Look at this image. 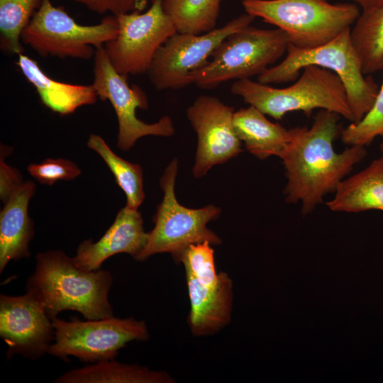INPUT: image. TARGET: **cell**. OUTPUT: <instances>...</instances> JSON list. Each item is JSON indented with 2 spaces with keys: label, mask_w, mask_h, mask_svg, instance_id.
<instances>
[{
  "label": "cell",
  "mask_w": 383,
  "mask_h": 383,
  "mask_svg": "<svg viewBox=\"0 0 383 383\" xmlns=\"http://www.w3.org/2000/svg\"><path fill=\"white\" fill-rule=\"evenodd\" d=\"M223 0H163L177 33L202 34L216 28Z\"/></svg>",
  "instance_id": "23"
},
{
  "label": "cell",
  "mask_w": 383,
  "mask_h": 383,
  "mask_svg": "<svg viewBox=\"0 0 383 383\" xmlns=\"http://www.w3.org/2000/svg\"><path fill=\"white\" fill-rule=\"evenodd\" d=\"M208 241L190 245L176 261L181 262L201 284L213 287L218 279L214 263V251Z\"/></svg>",
  "instance_id": "27"
},
{
  "label": "cell",
  "mask_w": 383,
  "mask_h": 383,
  "mask_svg": "<svg viewBox=\"0 0 383 383\" xmlns=\"http://www.w3.org/2000/svg\"><path fill=\"white\" fill-rule=\"evenodd\" d=\"M118 31L116 16L96 25H81L50 0H43L23 30L21 41L43 57L89 60L96 48L115 38Z\"/></svg>",
  "instance_id": "7"
},
{
  "label": "cell",
  "mask_w": 383,
  "mask_h": 383,
  "mask_svg": "<svg viewBox=\"0 0 383 383\" xmlns=\"http://www.w3.org/2000/svg\"><path fill=\"white\" fill-rule=\"evenodd\" d=\"M148 233L138 209L125 206L121 209L113 223L96 242L87 239L82 242L72 260L81 270L90 272L101 268L109 257L118 253H127L135 260L148 241Z\"/></svg>",
  "instance_id": "15"
},
{
  "label": "cell",
  "mask_w": 383,
  "mask_h": 383,
  "mask_svg": "<svg viewBox=\"0 0 383 383\" xmlns=\"http://www.w3.org/2000/svg\"><path fill=\"white\" fill-rule=\"evenodd\" d=\"M245 12L274 25L296 48H316L350 28L360 14L353 3L327 0H243Z\"/></svg>",
  "instance_id": "5"
},
{
  "label": "cell",
  "mask_w": 383,
  "mask_h": 383,
  "mask_svg": "<svg viewBox=\"0 0 383 383\" xmlns=\"http://www.w3.org/2000/svg\"><path fill=\"white\" fill-rule=\"evenodd\" d=\"M255 18L245 12L205 33H176L157 50L147 72L150 82L157 90L179 89L192 84L189 74L207 63L224 39L251 25Z\"/></svg>",
  "instance_id": "11"
},
{
  "label": "cell",
  "mask_w": 383,
  "mask_h": 383,
  "mask_svg": "<svg viewBox=\"0 0 383 383\" xmlns=\"http://www.w3.org/2000/svg\"><path fill=\"white\" fill-rule=\"evenodd\" d=\"M383 138V82L370 111L357 123H351L341 131V140L347 145H370L375 138Z\"/></svg>",
  "instance_id": "26"
},
{
  "label": "cell",
  "mask_w": 383,
  "mask_h": 383,
  "mask_svg": "<svg viewBox=\"0 0 383 383\" xmlns=\"http://www.w3.org/2000/svg\"><path fill=\"white\" fill-rule=\"evenodd\" d=\"M9 148L1 147L0 158V196L6 203L11 195L23 183L21 174L18 170L7 165L4 158L9 154Z\"/></svg>",
  "instance_id": "30"
},
{
  "label": "cell",
  "mask_w": 383,
  "mask_h": 383,
  "mask_svg": "<svg viewBox=\"0 0 383 383\" xmlns=\"http://www.w3.org/2000/svg\"><path fill=\"white\" fill-rule=\"evenodd\" d=\"M233 125L246 149L260 159L280 157L291 141L290 129L271 122L253 106L234 111Z\"/></svg>",
  "instance_id": "20"
},
{
  "label": "cell",
  "mask_w": 383,
  "mask_h": 383,
  "mask_svg": "<svg viewBox=\"0 0 383 383\" xmlns=\"http://www.w3.org/2000/svg\"><path fill=\"white\" fill-rule=\"evenodd\" d=\"M191 309L188 317L193 335L214 334L231 319L233 283L226 272L218 274L217 284L208 287L200 284L185 270Z\"/></svg>",
  "instance_id": "16"
},
{
  "label": "cell",
  "mask_w": 383,
  "mask_h": 383,
  "mask_svg": "<svg viewBox=\"0 0 383 383\" xmlns=\"http://www.w3.org/2000/svg\"><path fill=\"white\" fill-rule=\"evenodd\" d=\"M379 148L382 154L381 156L383 157V138L382 143H380Z\"/></svg>",
  "instance_id": "32"
},
{
  "label": "cell",
  "mask_w": 383,
  "mask_h": 383,
  "mask_svg": "<svg viewBox=\"0 0 383 383\" xmlns=\"http://www.w3.org/2000/svg\"><path fill=\"white\" fill-rule=\"evenodd\" d=\"M81 4L89 10L99 14L110 13L113 16L142 11L148 5V0H70Z\"/></svg>",
  "instance_id": "29"
},
{
  "label": "cell",
  "mask_w": 383,
  "mask_h": 383,
  "mask_svg": "<svg viewBox=\"0 0 383 383\" xmlns=\"http://www.w3.org/2000/svg\"><path fill=\"white\" fill-rule=\"evenodd\" d=\"M234 109L218 98L201 95L187 109V116L196 133L198 143L193 168L195 177L243 151L233 125Z\"/></svg>",
  "instance_id": "13"
},
{
  "label": "cell",
  "mask_w": 383,
  "mask_h": 383,
  "mask_svg": "<svg viewBox=\"0 0 383 383\" xmlns=\"http://www.w3.org/2000/svg\"><path fill=\"white\" fill-rule=\"evenodd\" d=\"M177 172V160L165 170L160 186L164 192L153 221L155 226L148 232L147 243L135 260L144 261L157 253L169 252L175 260L190 245L209 242L218 245L221 239L207 227V223L219 215L218 207L209 205L201 209L182 206L174 192Z\"/></svg>",
  "instance_id": "8"
},
{
  "label": "cell",
  "mask_w": 383,
  "mask_h": 383,
  "mask_svg": "<svg viewBox=\"0 0 383 383\" xmlns=\"http://www.w3.org/2000/svg\"><path fill=\"white\" fill-rule=\"evenodd\" d=\"M35 192L33 182H23L4 204L0 213V273L10 261L30 255L29 244L34 228L28 216V204Z\"/></svg>",
  "instance_id": "17"
},
{
  "label": "cell",
  "mask_w": 383,
  "mask_h": 383,
  "mask_svg": "<svg viewBox=\"0 0 383 383\" xmlns=\"http://www.w3.org/2000/svg\"><path fill=\"white\" fill-rule=\"evenodd\" d=\"M163 0H151L144 13L134 11L116 16L118 31L104 48L113 68L121 74L147 73L159 48L177 33L165 13Z\"/></svg>",
  "instance_id": "10"
},
{
  "label": "cell",
  "mask_w": 383,
  "mask_h": 383,
  "mask_svg": "<svg viewBox=\"0 0 383 383\" xmlns=\"http://www.w3.org/2000/svg\"><path fill=\"white\" fill-rule=\"evenodd\" d=\"M43 0H0V48L10 54L23 53L21 34Z\"/></svg>",
  "instance_id": "25"
},
{
  "label": "cell",
  "mask_w": 383,
  "mask_h": 383,
  "mask_svg": "<svg viewBox=\"0 0 383 383\" xmlns=\"http://www.w3.org/2000/svg\"><path fill=\"white\" fill-rule=\"evenodd\" d=\"M112 284L110 272L101 268L81 270L72 257L62 250H50L35 256V268L26 280V289L51 320L65 310L97 320L113 316L108 298Z\"/></svg>",
  "instance_id": "2"
},
{
  "label": "cell",
  "mask_w": 383,
  "mask_h": 383,
  "mask_svg": "<svg viewBox=\"0 0 383 383\" xmlns=\"http://www.w3.org/2000/svg\"><path fill=\"white\" fill-rule=\"evenodd\" d=\"M357 4L362 11L370 10L383 6V0H350Z\"/></svg>",
  "instance_id": "31"
},
{
  "label": "cell",
  "mask_w": 383,
  "mask_h": 383,
  "mask_svg": "<svg viewBox=\"0 0 383 383\" xmlns=\"http://www.w3.org/2000/svg\"><path fill=\"white\" fill-rule=\"evenodd\" d=\"M337 113L321 109L310 128L290 129L291 141L281 155L287 182L285 201L301 203V213L307 215L335 192L355 165L367 155L362 145H349L338 152L333 142L339 131Z\"/></svg>",
  "instance_id": "1"
},
{
  "label": "cell",
  "mask_w": 383,
  "mask_h": 383,
  "mask_svg": "<svg viewBox=\"0 0 383 383\" xmlns=\"http://www.w3.org/2000/svg\"><path fill=\"white\" fill-rule=\"evenodd\" d=\"M350 32V28H348L328 43L313 49L301 50L289 44L284 59L257 76V82L265 84L289 82L308 65L330 70L340 77L345 88L353 123L360 121L372 108L379 87L371 76L365 77Z\"/></svg>",
  "instance_id": "4"
},
{
  "label": "cell",
  "mask_w": 383,
  "mask_h": 383,
  "mask_svg": "<svg viewBox=\"0 0 383 383\" xmlns=\"http://www.w3.org/2000/svg\"><path fill=\"white\" fill-rule=\"evenodd\" d=\"M334 193V197L326 203L332 211H383V157L344 179Z\"/></svg>",
  "instance_id": "19"
},
{
  "label": "cell",
  "mask_w": 383,
  "mask_h": 383,
  "mask_svg": "<svg viewBox=\"0 0 383 383\" xmlns=\"http://www.w3.org/2000/svg\"><path fill=\"white\" fill-rule=\"evenodd\" d=\"M93 73L92 86L98 97L103 101L109 100L116 114L118 148L128 150L143 136L167 137L174 133L172 121L169 116H163L151 124L137 118V109L148 108L146 94L139 87L129 86L127 76L119 74L112 66L104 46L96 48Z\"/></svg>",
  "instance_id": "12"
},
{
  "label": "cell",
  "mask_w": 383,
  "mask_h": 383,
  "mask_svg": "<svg viewBox=\"0 0 383 383\" xmlns=\"http://www.w3.org/2000/svg\"><path fill=\"white\" fill-rule=\"evenodd\" d=\"M27 80L35 88L42 103L61 115L73 113L82 106L94 104L97 94L91 85L64 83L51 79L33 59L21 53L16 62Z\"/></svg>",
  "instance_id": "18"
},
{
  "label": "cell",
  "mask_w": 383,
  "mask_h": 383,
  "mask_svg": "<svg viewBox=\"0 0 383 383\" xmlns=\"http://www.w3.org/2000/svg\"><path fill=\"white\" fill-rule=\"evenodd\" d=\"M0 336L8 347V359L20 355L35 360L48 353L55 329L44 309L28 293L1 294Z\"/></svg>",
  "instance_id": "14"
},
{
  "label": "cell",
  "mask_w": 383,
  "mask_h": 383,
  "mask_svg": "<svg viewBox=\"0 0 383 383\" xmlns=\"http://www.w3.org/2000/svg\"><path fill=\"white\" fill-rule=\"evenodd\" d=\"M350 34L363 74L383 70V6L362 11Z\"/></svg>",
  "instance_id": "22"
},
{
  "label": "cell",
  "mask_w": 383,
  "mask_h": 383,
  "mask_svg": "<svg viewBox=\"0 0 383 383\" xmlns=\"http://www.w3.org/2000/svg\"><path fill=\"white\" fill-rule=\"evenodd\" d=\"M165 372L128 365L114 359L72 369L58 377L55 383H171Z\"/></svg>",
  "instance_id": "21"
},
{
  "label": "cell",
  "mask_w": 383,
  "mask_h": 383,
  "mask_svg": "<svg viewBox=\"0 0 383 383\" xmlns=\"http://www.w3.org/2000/svg\"><path fill=\"white\" fill-rule=\"evenodd\" d=\"M231 91L276 120L289 112L300 111L310 114L319 109L337 113L353 122L341 79L331 70L316 65L304 67L297 81L284 88H274L245 79L233 83Z\"/></svg>",
  "instance_id": "3"
},
{
  "label": "cell",
  "mask_w": 383,
  "mask_h": 383,
  "mask_svg": "<svg viewBox=\"0 0 383 383\" xmlns=\"http://www.w3.org/2000/svg\"><path fill=\"white\" fill-rule=\"evenodd\" d=\"M27 170L40 183L50 186L60 180L74 179L81 173L76 163L63 158H47L40 163H31Z\"/></svg>",
  "instance_id": "28"
},
{
  "label": "cell",
  "mask_w": 383,
  "mask_h": 383,
  "mask_svg": "<svg viewBox=\"0 0 383 383\" xmlns=\"http://www.w3.org/2000/svg\"><path fill=\"white\" fill-rule=\"evenodd\" d=\"M289 44L279 28L250 25L224 39L207 63L189 74V80L201 89H211L229 80L259 76L287 52Z\"/></svg>",
  "instance_id": "6"
},
{
  "label": "cell",
  "mask_w": 383,
  "mask_h": 383,
  "mask_svg": "<svg viewBox=\"0 0 383 383\" xmlns=\"http://www.w3.org/2000/svg\"><path fill=\"white\" fill-rule=\"evenodd\" d=\"M52 323L54 343L48 353L64 361H68L70 355L91 364L113 360L128 343L147 340L150 337L145 322L133 317L87 321L55 318Z\"/></svg>",
  "instance_id": "9"
},
{
  "label": "cell",
  "mask_w": 383,
  "mask_h": 383,
  "mask_svg": "<svg viewBox=\"0 0 383 383\" xmlns=\"http://www.w3.org/2000/svg\"><path fill=\"white\" fill-rule=\"evenodd\" d=\"M87 146L101 156L113 173L118 186L126 194V206L138 209L145 199L141 167L115 154L98 135H89Z\"/></svg>",
  "instance_id": "24"
}]
</instances>
